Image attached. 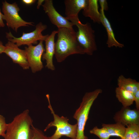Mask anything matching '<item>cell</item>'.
<instances>
[{"label": "cell", "mask_w": 139, "mask_h": 139, "mask_svg": "<svg viewBox=\"0 0 139 139\" xmlns=\"http://www.w3.org/2000/svg\"><path fill=\"white\" fill-rule=\"evenodd\" d=\"M57 31L58 37L55 43L54 55L58 62H62L71 55L85 54L77 40L74 30L59 28Z\"/></svg>", "instance_id": "1"}, {"label": "cell", "mask_w": 139, "mask_h": 139, "mask_svg": "<svg viewBox=\"0 0 139 139\" xmlns=\"http://www.w3.org/2000/svg\"><path fill=\"white\" fill-rule=\"evenodd\" d=\"M33 120L26 109L17 115L7 124L4 139H31L32 134Z\"/></svg>", "instance_id": "2"}, {"label": "cell", "mask_w": 139, "mask_h": 139, "mask_svg": "<svg viewBox=\"0 0 139 139\" xmlns=\"http://www.w3.org/2000/svg\"><path fill=\"white\" fill-rule=\"evenodd\" d=\"M102 91L101 89H98L86 93L84 96L80 107L76 110L73 117L77 121V131L76 139H88L84 135L85 126L91 107Z\"/></svg>", "instance_id": "3"}, {"label": "cell", "mask_w": 139, "mask_h": 139, "mask_svg": "<svg viewBox=\"0 0 139 139\" xmlns=\"http://www.w3.org/2000/svg\"><path fill=\"white\" fill-rule=\"evenodd\" d=\"M46 96L49 103L48 107L53 115L54 120L48 124L44 131H46L52 127L55 126L56 128L54 134L48 137L49 139H59L63 136L72 139H76L77 131V124L71 125L68 123L69 119L67 117L63 116L60 117L55 114L50 103L49 95L47 94Z\"/></svg>", "instance_id": "4"}, {"label": "cell", "mask_w": 139, "mask_h": 139, "mask_svg": "<svg viewBox=\"0 0 139 139\" xmlns=\"http://www.w3.org/2000/svg\"><path fill=\"white\" fill-rule=\"evenodd\" d=\"M78 28L76 32L77 40L84 49L85 54L92 55L94 52L97 50L94 31L90 23L87 22L82 23L79 18L71 21Z\"/></svg>", "instance_id": "5"}, {"label": "cell", "mask_w": 139, "mask_h": 139, "mask_svg": "<svg viewBox=\"0 0 139 139\" xmlns=\"http://www.w3.org/2000/svg\"><path fill=\"white\" fill-rule=\"evenodd\" d=\"M2 4L3 20L6 21L8 28L17 32L21 27L34 25L33 22L25 21L20 16L19 14L20 8L16 2L10 4L5 1Z\"/></svg>", "instance_id": "6"}, {"label": "cell", "mask_w": 139, "mask_h": 139, "mask_svg": "<svg viewBox=\"0 0 139 139\" xmlns=\"http://www.w3.org/2000/svg\"><path fill=\"white\" fill-rule=\"evenodd\" d=\"M47 25L40 22L36 26L35 29L32 32L28 33L23 32L22 35L20 37L14 36L11 32H6V37L8 41L15 44L19 47L22 45L28 46L32 44H37L38 41H45L48 34L43 35L42 32L46 30Z\"/></svg>", "instance_id": "7"}, {"label": "cell", "mask_w": 139, "mask_h": 139, "mask_svg": "<svg viewBox=\"0 0 139 139\" xmlns=\"http://www.w3.org/2000/svg\"><path fill=\"white\" fill-rule=\"evenodd\" d=\"M43 41H39L38 44L36 46L31 44L25 47L29 67L33 73L41 71L43 67L41 60L42 55L45 51Z\"/></svg>", "instance_id": "8"}, {"label": "cell", "mask_w": 139, "mask_h": 139, "mask_svg": "<svg viewBox=\"0 0 139 139\" xmlns=\"http://www.w3.org/2000/svg\"><path fill=\"white\" fill-rule=\"evenodd\" d=\"M42 6L50 22L58 28H65L72 31L74 30L73 26L75 25L58 12L54 6L53 0H45L44 4Z\"/></svg>", "instance_id": "9"}, {"label": "cell", "mask_w": 139, "mask_h": 139, "mask_svg": "<svg viewBox=\"0 0 139 139\" xmlns=\"http://www.w3.org/2000/svg\"><path fill=\"white\" fill-rule=\"evenodd\" d=\"M5 46L4 53L10 57L13 63L18 64L23 69L29 68L30 67L25 50L20 49L15 44L8 41Z\"/></svg>", "instance_id": "10"}, {"label": "cell", "mask_w": 139, "mask_h": 139, "mask_svg": "<svg viewBox=\"0 0 139 139\" xmlns=\"http://www.w3.org/2000/svg\"><path fill=\"white\" fill-rule=\"evenodd\" d=\"M113 118L116 123L125 126L132 124H139V110L131 109L129 107H123L115 113Z\"/></svg>", "instance_id": "11"}, {"label": "cell", "mask_w": 139, "mask_h": 139, "mask_svg": "<svg viewBox=\"0 0 139 139\" xmlns=\"http://www.w3.org/2000/svg\"><path fill=\"white\" fill-rule=\"evenodd\" d=\"M88 0H65V14L69 21L79 18L78 14L82 9L87 6Z\"/></svg>", "instance_id": "12"}, {"label": "cell", "mask_w": 139, "mask_h": 139, "mask_svg": "<svg viewBox=\"0 0 139 139\" xmlns=\"http://www.w3.org/2000/svg\"><path fill=\"white\" fill-rule=\"evenodd\" d=\"M57 32V31H53L45 40V52L42 56V59L46 61V67L52 71L55 70L53 64V58L55 54V37Z\"/></svg>", "instance_id": "13"}, {"label": "cell", "mask_w": 139, "mask_h": 139, "mask_svg": "<svg viewBox=\"0 0 139 139\" xmlns=\"http://www.w3.org/2000/svg\"><path fill=\"white\" fill-rule=\"evenodd\" d=\"M100 22L105 27L108 36L106 44L108 47L110 48L113 46L122 48L124 47L123 44L120 43L116 39L113 30L108 19L106 17L104 11L100 9Z\"/></svg>", "instance_id": "14"}, {"label": "cell", "mask_w": 139, "mask_h": 139, "mask_svg": "<svg viewBox=\"0 0 139 139\" xmlns=\"http://www.w3.org/2000/svg\"><path fill=\"white\" fill-rule=\"evenodd\" d=\"M98 0H88V4L83 10V15L85 17H89L94 23H100V13L98 10Z\"/></svg>", "instance_id": "15"}, {"label": "cell", "mask_w": 139, "mask_h": 139, "mask_svg": "<svg viewBox=\"0 0 139 139\" xmlns=\"http://www.w3.org/2000/svg\"><path fill=\"white\" fill-rule=\"evenodd\" d=\"M118 87L123 89L135 93L139 90V82L130 78H126L123 75L117 79Z\"/></svg>", "instance_id": "16"}, {"label": "cell", "mask_w": 139, "mask_h": 139, "mask_svg": "<svg viewBox=\"0 0 139 139\" xmlns=\"http://www.w3.org/2000/svg\"><path fill=\"white\" fill-rule=\"evenodd\" d=\"M116 97L124 107H129L134 102V93L116 87L115 90Z\"/></svg>", "instance_id": "17"}, {"label": "cell", "mask_w": 139, "mask_h": 139, "mask_svg": "<svg viewBox=\"0 0 139 139\" xmlns=\"http://www.w3.org/2000/svg\"><path fill=\"white\" fill-rule=\"evenodd\" d=\"M102 126L106 129L110 136L118 137L121 138H125L126 127L123 124L119 123L114 124L103 123Z\"/></svg>", "instance_id": "18"}, {"label": "cell", "mask_w": 139, "mask_h": 139, "mask_svg": "<svg viewBox=\"0 0 139 139\" xmlns=\"http://www.w3.org/2000/svg\"><path fill=\"white\" fill-rule=\"evenodd\" d=\"M126 126L125 138L134 139L139 137V124H131Z\"/></svg>", "instance_id": "19"}, {"label": "cell", "mask_w": 139, "mask_h": 139, "mask_svg": "<svg viewBox=\"0 0 139 139\" xmlns=\"http://www.w3.org/2000/svg\"><path fill=\"white\" fill-rule=\"evenodd\" d=\"M90 132L96 135L100 139H109L110 137L106 129L103 127L100 128L95 126L90 130Z\"/></svg>", "instance_id": "20"}, {"label": "cell", "mask_w": 139, "mask_h": 139, "mask_svg": "<svg viewBox=\"0 0 139 139\" xmlns=\"http://www.w3.org/2000/svg\"><path fill=\"white\" fill-rule=\"evenodd\" d=\"M32 134L31 139H49L41 130L35 127L33 125L32 126Z\"/></svg>", "instance_id": "21"}, {"label": "cell", "mask_w": 139, "mask_h": 139, "mask_svg": "<svg viewBox=\"0 0 139 139\" xmlns=\"http://www.w3.org/2000/svg\"><path fill=\"white\" fill-rule=\"evenodd\" d=\"M7 124L6 123L5 118L0 115V136H4L7 129Z\"/></svg>", "instance_id": "22"}, {"label": "cell", "mask_w": 139, "mask_h": 139, "mask_svg": "<svg viewBox=\"0 0 139 139\" xmlns=\"http://www.w3.org/2000/svg\"><path fill=\"white\" fill-rule=\"evenodd\" d=\"M134 94V101L135 102L136 109L139 110V90H138Z\"/></svg>", "instance_id": "23"}, {"label": "cell", "mask_w": 139, "mask_h": 139, "mask_svg": "<svg viewBox=\"0 0 139 139\" xmlns=\"http://www.w3.org/2000/svg\"><path fill=\"white\" fill-rule=\"evenodd\" d=\"M98 2H99L101 9L104 11H107L108 9V6L107 2L106 0H99Z\"/></svg>", "instance_id": "24"}, {"label": "cell", "mask_w": 139, "mask_h": 139, "mask_svg": "<svg viewBox=\"0 0 139 139\" xmlns=\"http://www.w3.org/2000/svg\"><path fill=\"white\" fill-rule=\"evenodd\" d=\"M36 0H22V1L24 4L27 5H31L34 3Z\"/></svg>", "instance_id": "25"}, {"label": "cell", "mask_w": 139, "mask_h": 139, "mask_svg": "<svg viewBox=\"0 0 139 139\" xmlns=\"http://www.w3.org/2000/svg\"><path fill=\"white\" fill-rule=\"evenodd\" d=\"M3 14L1 12L0 8V27H4L5 24L3 21Z\"/></svg>", "instance_id": "26"}, {"label": "cell", "mask_w": 139, "mask_h": 139, "mask_svg": "<svg viewBox=\"0 0 139 139\" xmlns=\"http://www.w3.org/2000/svg\"><path fill=\"white\" fill-rule=\"evenodd\" d=\"M5 46L3 45V42L0 40V54L4 53Z\"/></svg>", "instance_id": "27"}, {"label": "cell", "mask_w": 139, "mask_h": 139, "mask_svg": "<svg viewBox=\"0 0 139 139\" xmlns=\"http://www.w3.org/2000/svg\"><path fill=\"white\" fill-rule=\"evenodd\" d=\"M45 1L44 0H38L37 2V8L38 9L39 8L41 5H42V3Z\"/></svg>", "instance_id": "28"}, {"label": "cell", "mask_w": 139, "mask_h": 139, "mask_svg": "<svg viewBox=\"0 0 139 139\" xmlns=\"http://www.w3.org/2000/svg\"><path fill=\"white\" fill-rule=\"evenodd\" d=\"M120 139H131L129 138H121Z\"/></svg>", "instance_id": "29"}, {"label": "cell", "mask_w": 139, "mask_h": 139, "mask_svg": "<svg viewBox=\"0 0 139 139\" xmlns=\"http://www.w3.org/2000/svg\"><path fill=\"white\" fill-rule=\"evenodd\" d=\"M134 139H139V137H136Z\"/></svg>", "instance_id": "30"}]
</instances>
